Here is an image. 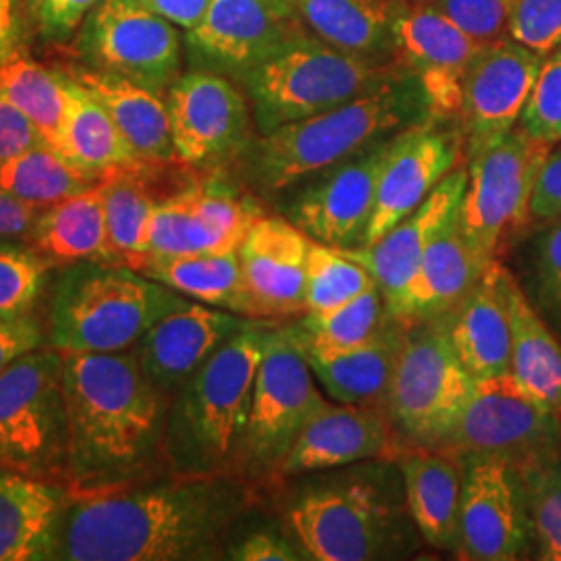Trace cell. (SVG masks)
Returning a JSON list of instances; mask_svg holds the SVG:
<instances>
[{"mask_svg": "<svg viewBox=\"0 0 561 561\" xmlns=\"http://www.w3.org/2000/svg\"><path fill=\"white\" fill-rule=\"evenodd\" d=\"M225 560L236 561H300L308 560L296 539L285 537L283 533L261 528L252 530L238 541L229 542Z\"/></svg>", "mask_w": 561, "mask_h": 561, "instance_id": "cell-49", "label": "cell"}, {"mask_svg": "<svg viewBox=\"0 0 561 561\" xmlns=\"http://www.w3.org/2000/svg\"><path fill=\"white\" fill-rule=\"evenodd\" d=\"M62 396L76 495L125 486L162 454L169 396L136 352L62 354Z\"/></svg>", "mask_w": 561, "mask_h": 561, "instance_id": "cell-2", "label": "cell"}, {"mask_svg": "<svg viewBox=\"0 0 561 561\" xmlns=\"http://www.w3.org/2000/svg\"><path fill=\"white\" fill-rule=\"evenodd\" d=\"M551 146L520 125L503 140L466 161L468 183L458 208L461 236L482 261H495L503 245L533 222L535 181Z\"/></svg>", "mask_w": 561, "mask_h": 561, "instance_id": "cell-10", "label": "cell"}, {"mask_svg": "<svg viewBox=\"0 0 561 561\" xmlns=\"http://www.w3.org/2000/svg\"><path fill=\"white\" fill-rule=\"evenodd\" d=\"M25 0H0V62L23 48Z\"/></svg>", "mask_w": 561, "mask_h": 561, "instance_id": "cell-54", "label": "cell"}, {"mask_svg": "<svg viewBox=\"0 0 561 561\" xmlns=\"http://www.w3.org/2000/svg\"><path fill=\"white\" fill-rule=\"evenodd\" d=\"M403 324L385 412L405 451L439 449L460 419L474 379L454 350L449 314Z\"/></svg>", "mask_w": 561, "mask_h": 561, "instance_id": "cell-8", "label": "cell"}, {"mask_svg": "<svg viewBox=\"0 0 561 561\" xmlns=\"http://www.w3.org/2000/svg\"><path fill=\"white\" fill-rule=\"evenodd\" d=\"M178 162L219 169L254 140L245 92L219 73L187 71L167 92Z\"/></svg>", "mask_w": 561, "mask_h": 561, "instance_id": "cell-14", "label": "cell"}, {"mask_svg": "<svg viewBox=\"0 0 561 561\" xmlns=\"http://www.w3.org/2000/svg\"><path fill=\"white\" fill-rule=\"evenodd\" d=\"M306 477L312 479L294 493L287 524L308 560H400L421 549L398 460L358 461Z\"/></svg>", "mask_w": 561, "mask_h": 561, "instance_id": "cell-3", "label": "cell"}, {"mask_svg": "<svg viewBox=\"0 0 561 561\" xmlns=\"http://www.w3.org/2000/svg\"><path fill=\"white\" fill-rule=\"evenodd\" d=\"M561 412L530 396L510 373L479 379L437 451L456 460L482 456L520 463L561 443Z\"/></svg>", "mask_w": 561, "mask_h": 561, "instance_id": "cell-13", "label": "cell"}, {"mask_svg": "<svg viewBox=\"0 0 561 561\" xmlns=\"http://www.w3.org/2000/svg\"><path fill=\"white\" fill-rule=\"evenodd\" d=\"M152 13L173 25L190 30L204 18L210 0H140Z\"/></svg>", "mask_w": 561, "mask_h": 561, "instance_id": "cell-55", "label": "cell"}, {"mask_svg": "<svg viewBox=\"0 0 561 561\" xmlns=\"http://www.w3.org/2000/svg\"><path fill=\"white\" fill-rule=\"evenodd\" d=\"M101 0H25V21L44 42H67Z\"/></svg>", "mask_w": 561, "mask_h": 561, "instance_id": "cell-48", "label": "cell"}, {"mask_svg": "<svg viewBox=\"0 0 561 561\" xmlns=\"http://www.w3.org/2000/svg\"><path fill=\"white\" fill-rule=\"evenodd\" d=\"M42 208L27 206L0 190V238L30 240Z\"/></svg>", "mask_w": 561, "mask_h": 561, "instance_id": "cell-53", "label": "cell"}, {"mask_svg": "<svg viewBox=\"0 0 561 561\" xmlns=\"http://www.w3.org/2000/svg\"><path fill=\"white\" fill-rule=\"evenodd\" d=\"M533 222L556 221L561 217V141L551 146L535 181L530 201Z\"/></svg>", "mask_w": 561, "mask_h": 561, "instance_id": "cell-51", "label": "cell"}, {"mask_svg": "<svg viewBox=\"0 0 561 561\" xmlns=\"http://www.w3.org/2000/svg\"><path fill=\"white\" fill-rule=\"evenodd\" d=\"M48 261L23 240L0 238V314L32 312L44 289Z\"/></svg>", "mask_w": 561, "mask_h": 561, "instance_id": "cell-43", "label": "cell"}, {"mask_svg": "<svg viewBox=\"0 0 561 561\" xmlns=\"http://www.w3.org/2000/svg\"><path fill=\"white\" fill-rule=\"evenodd\" d=\"M304 30L298 13L271 0H210L204 18L185 30L190 67L240 81Z\"/></svg>", "mask_w": 561, "mask_h": 561, "instance_id": "cell-18", "label": "cell"}, {"mask_svg": "<svg viewBox=\"0 0 561 561\" xmlns=\"http://www.w3.org/2000/svg\"><path fill=\"white\" fill-rule=\"evenodd\" d=\"M466 183L468 169H454L437 183V187L414 213L391 227L381 240L370 245L341 250L370 271V275L379 283L387 304L400 296L401 289L419 271L428 248L458 215Z\"/></svg>", "mask_w": 561, "mask_h": 561, "instance_id": "cell-24", "label": "cell"}, {"mask_svg": "<svg viewBox=\"0 0 561 561\" xmlns=\"http://www.w3.org/2000/svg\"><path fill=\"white\" fill-rule=\"evenodd\" d=\"M187 298L129 264L71 262L55 283L48 340L60 354H113L180 310Z\"/></svg>", "mask_w": 561, "mask_h": 561, "instance_id": "cell-6", "label": "cell"}, {"mask_svg": "<svg viewBox=\"0 0 561 561\" xmlns=\"http://www.w3.org/2000/svg\"><path fill=\"white\" fill-rule=\"evenodd\" d=\"M463 157L458 119H431L398 134L382 162L375 213L364 245H370L414 213Z\"/></svg>", "mask_w": 561, "mask_h": 561, "instance_id": "cell-19", "label": "cell"}, {"mask_svg": "<svg viewBox=\"0 0 561 561\" xmlns=\"http://www.w3.org/2000/svg\"><path fill=\"white\" fill-rule=\"evenodd\" d=\"M115 121L121 136L144 162H178L167 99L119 76L78 67L69 73Z\"/></svg>", "mask_w": 561, "mask_h": 561, "instance_id": "cell-30", "label": "cell"}, {"mask_svg": "<svg viewBox=\"0 0 561 561\" xmlns=\"http://www.w3.org/2000/svg\"><path fill=\"white\" fill-rule=\"evenodd\" d=\"M271 329V322H248L173 396L162 454L175 472L240 477L254 382Z\"/></svg>", "mask_w": 561, "mask_h": 561, "instance_id": "cell-5", "label": "cell"}, {"mask_svg": "<svg viewBox=\"0 0 561 561\" xmlns=\"http://www.w3.org/2000/svg\"><path fill=\"white\" fill-rule=\"evenodd\" d=\"M131 268L171 287L187 300L231 310L254 319V308L245 289L238 250L225 254L196 256H140Z\"/></svg>", "mask_w": 561, "mask_h": 561, "instance_id": "cell-33", "label": "cell"}, {"mask_svg": "<svg viewBox=\"0 0 561 561\" xmlns=\"http://www.w3.org/2000/svg\"><path fill=\"white\" fill-rule=\"evenodd\" d=\"M233 474H180L136 489L67 497L53 560H225L252 502Z\"/></svg>", "mask_w": 561, "mask_h": 561, "instance_id": "cell-1", "label": "cell"}, {"mask_svg": "<svg viewBox=\"0 0 561 561\" xmlns=\"http://www.w3.org/2000/svg\"><path fill=\"white\" fill-rule=\"evenodd\" d=\"M275 7H279L283 11H289V13H298V9H296V2L298 0H271Z\"/></svg>", "mask_w": 561, "mask_h": 561, "instance_id": "cell-56", "label": "cell"}, {"mask_svg": "<svg viewBox=\"0 0 561 561\" xmlns=\"http://www.w3.org/2000/svg\"><path fill=\"white\" fill-rule=\"evenodd\" d=\"M240 250L196 217L178 192L159 202L148 222L146 256H196Z\"/></svg>", "mask_w": 561, "mask_h": 561, "instance_id": "cell-41", "label": "cell"}, {"mask_svg": "<svg viewBox=\"0 0 561 561\" xmlns=\"http://www.w3.org/2000/svg\"><path fill=\"white\" fill-rule=\"evenodd\" d=\"M101 180L73 167L46 144L0 161V190L34 208L76 196Z\"/></svg>", "mask_w": 561, "mask_h": 561, "instance_id": "cell-38", "label": "cell"}, {"mask_svg": "<svg viewBox=\"0 0 561 561\" xmlns=\"http://www.w3.org/2000/svg\"><path fill=\"white\" fill-rule=\"evenodd\" d=\"M393 34L398 57L421 81L433 117L458 119L463 78L481 44L447 20L435 2L398 0Z\"/></svg>", "mask_w": 561, "mask_h": 561, "instance_id": "cell-20", "label": "cell"}, {"mask_svg": "<svg viewBox=\"0 0 561 561\" xmlns=\"http://www.w3.org/2000/svg\"><path fill=\"white\" fill-rule=\"evenodd\" d=\"M460 542L468 561H516L533 553L530 522L516 463L461 458Z\"/></svg>", "mask_w": 561, "mask_h": 561, "instance_id": "cell-15", "label": "cell"}, {"mask_svg": "<svg viewBox=\"0 0 561 561\" xmlns=\"http://www.w3.org/2000/svg\"><path fill=\"white\" fill-rule=\"evenodd\" d=\"M405 454L387 412L377 405L324 403L306 422L287 458L279 481L368 460H400Z\"/></svg>", "mask_w": 561, "mask_h": 561, "instance_id": "cell-21", "label": "cell"}, {"mask_svg": "<svg viewBox=\"0 0 561 561\" xmlns=\"http://www.w3.org/2000/svg\"><path fill=\"white\" fill-rule=\"evenodd\" d=\"M178 25L140 0H101L83 20L73 53L85 69L167 94L181 76Z\"/></svg>", "mask_w": 561, "mask_h": 561, "instance_id": "cell-12", "label": "cell"}, {"mask_svg": "<svg viewBox=\"0 0 561 561\" xmlns=\"http://www.w3.org/2000/svg\"><path fill=\"white\" fill-rule=\"evenodd\" d=\"M545 57L512 38L482 46L468 67L458 113L463 161L518 127Z\"/></svg>", "mask_w": 561, "mask_h": 561, "instance_id": "cell-17", "label": "cell"}, {"mask_svg": "<svg viewBox=\"0 0 561 561\" xmlns=\"http://www.w3.org/2000/svg\"><path fill=\"white\" fill-rule=\"evenodd\" d=\"M30 241L48 262H113L102 180L76 196L42 208Z\"/></svg>", "mask_w": 561, "mask_h": 561, "instance_id": "cell-32", "label": "cell"}, {"mask_svg": "<svg viewBox=\"0 0 561 561\" xmlns=\"http://www.w3.org/2000/svg\"><path fill=\"white\" fill-rule=\"evenodd\" d=\"M431 117L421 81L403 65L354 101L261 134L238 161L252 190L275 196Z\"/></svg>", "mask_w": 561, "mask_h": 561, "instance_id": "cell-4", "label": "cell"}, {"mask_svg": "<svg viewBox=\"0 0 561 561\" xmlns=\"http://www.w3.org/2000/svg\"><path fill=\"white\" fill-rule=\"evenodd\" d=\"M312 240L285 217H261L241 241V273L256 321L306 314V268Z\"/></svg>", "mask_w": 561, "mask_h": 561, "instance_id": "cell-22", "label": "cell"}, {"mask_svg": "<svg viewBox=\"0 0 561 561\" xmlns=\"http://www.w3.org/2000/svg\"><path fill=\"white\" fill-rule=\"evenodd\" d=\"M435 4L447 20L481 46L507 36L510 0H435Z\"/></svg>", "mask_w": 561, "mask_h": 561, "instance_id": "cell-47", "label": "cell"}, {"mask_svg": "<svg viewBox=\"0 0 561 561\" xmlns=\"http://www.w3.org/2000/svg\"><path fill=\"white\" fill-rule=\"evenodd\" d=\"M507 38L551 55L561 46V0H510Z\"/></svg>", "mask_w": 561, "mask_h": 561, "instance_id": "cell-46", "label": "cell"}, {"mask_svg": "<svg viewBox=\"0 0 561 561\" xmlns=\"http://www.w3.org/2000/svg\"><path fill=\"white\" fill-rule=\"evenodd\" d=\"M152 162H136L102 175L104 217L113 256L129 266L146 254L148 222L164 196L154 190L148 173Z\"/></svg>", "mask_w": 561, "mask_h": 561, "instance_id": "cell-36", "label": "cell"}, {"mask_svg": "<svg viewBox=\"0 0 561 561\" xmlns=\"http://www.w3.org/2000/svg\"><path fill=\"white\" fill-rule=\"evenodd\" d=\"M44 144L36 127L0 96V161Z\"/></svg>", "mask_w": 561, "mask_h": 561, "instance_id": "cell-52", "label": "cell"}, {"mask_svg": "<svg viewBox=\"0 0 561 561\" xmlns=\"http://www.w3.org/2000/svg\"><path fill=\"white\" fill-rule=\"evenodd\" d=\"M250 321L231 310L190 300L150 327L134 352L148 379L171 398Z\"/></svg>", "mask_w": 561, "mask_h": 561, "instance_id": "cell-23", "label": "cell"}, {"mask_svg": "<svg viewBox=\"0 0 561 561\" xmlns=\"http://www.w3.org/2000/svg\"><path fill=\"white\" fill-rule=\"evenodd\" d=\"M512 283V273L495 259L486 264L468 296L449 312L454 350L474 381L510 373Z\"/></svg>", "mask_w": 561, "mask_h": 561, "instance_id": "cell-25", "label": "cell"}, {"mask_svg": "<svg viewBox=\"0 0 561 561\" xmlns=\"http://www.w3.org/2000/svg\"><path fill=\"white\" fill-rule=\"evenodd\" d=\"M398 463L405 503L422 541L456 553L460 542V460L437 449H408Z\"/></svg>", "mask_w": 561, "mask_h": 561, "instance_id": "cell-29", "label": "cell"}, {"mask_svg": "<svg viewBox=\"0 0 561 561\" xmlns=\"http://www.w3.org/2000/svg\"><path fill=\"white\" fill-rule=\"evenodd\" d=\"M560 439H561V426H560Z\"/></svg>", "mask_w": 561, "mask_h": 561, "instance_id": "cell-57", "label": "cell"}, {"mask_svg": "<svg viewBox=\"0 0 561 561\" xmlns=\"http://www.w3.org/2000/svg\"><path fill=\"white\" fill-rule=\"evenodd\" d=\"M524 502L537 560L561 561V443L522 460Z\"/></svg>", "mask_w": 561, "mask_h": 561, "instance_id": "cell-39", "label": "cell"}, {"mask_svg": "<svg viewBox=\"0 0 561 561\" xmlns=\"http://www.w3.org/2000/svg\"><path fill=\"white\" fill-rule=\"evenodd\" d=\"M510 375L530 396L561 412V340L516 279L510 289Z\"/></svg>", "mask_w": 561, "mask_h": 561, "instance_id": "cell-35", "label": "cell"}, {"mask_svg": "<svg viewBox=\"0 0 561 561\" xmlns=\"http://www.w3.org/2000/svg\"><path fill=\"white\" fill-rule=\"evenodd\" d=\"M533 291L542 319L561 337V217L545 222L533 250Z\"/></svg>", "mask_w": 561, "mask_h": 561, "instance_id": "cell-45", "label": "cell"}, {"mask_svg": "<svg viewBox=\"0 0 561 561\" xmlns=\"http://www.w3.org/2000/svg\"><path fill=\"white\" fill-rule=\"evenodd\" d=\"M398 0H298L306 32L343 53L375 62H398L393 34Z\"/></svg>", "mask_w": 561, "mask_h": 561, "instance_id": "cell-31", "label": "cell"}, {"mask_svg": "<svg viewBox=\"0 0 561 561\" xmlns=\"http://www.w3.org/2000/svg\"><path fill=\"white\" fill-rule=\"evenodd\" d=\"M403 62H375L301 30L275 55L248 71L240 83L259 134L337 108L379 88Z\"/></svg>", "mask_w": 561, "mask_h": 561, "instance_id": "cell-7", "label": "cell"}, {"mask_svg": "<svg viewBox=\"0 0 561 561\" xmlns=\"http://www.w3.org/2000/svg\"><path fill=\"white\" fill-rule=\"evenodd\" d=\"M522 129L547 146L561 141V46L542 60L541 71L522 111Z\"/></svg>", "mask_w": 561, "mask_h": 561, "instance_id": "cell-44", "label": "cell"}, {"mask_svg": "<svg viewBox=\"0 0 561 561\" xmlns=\"http://www.w3.org/2000/svg\"><path fill=\"white\" fill-rule=\"evenodd\" d=\"M0 96L36 127L46 146L57 148L67 111L60 71L46 69L21 48L0 62Z\"/></svg>", "mask_w": 561, "mask_h": 561, "instance_id": "cell-37", "label": "cell"}, {"mask_svg": "<svg viewBox=\"0 0 561 561\" xmlns=\"http://www.w3.org/2000/svg\"><path fill=\"white\" fill-rule=\"evenodd\" d=\"M38 347H44V331L32 312L0 314V370Z\"/></svg>", "mask_w": 561, "mask_h": 561, "instance_id": "cell-50", "label": "cell"}, {"mask_svg": "<svg viewBox=\"0 0 561 561\" xmlns=\"http://www.w3.org/2000/svg\"><path fill=\"white\" fill-rule=\"evenodd\" d=\"M391 319L381 287L375 285L358 298L345 301L329 312L304 314L291 322L304 340L324 350H347L373 340Z\"/></svg>", "mask_w": 561, "mask_h": 561, "instance_id": "cell-40", "label": "cell"}, {"mask_svg": "<svg viewBox=\"0 0 561 561\" xmlns=\"http://www.w3.org/2000/svg\"><path fill=\"white\" fill-rule=\"evenodd\" d=\"M285 331L331 400L385 410L403 343V322L391 317L373 340L347 350L319 347L298 335L291 324H285Z\"/></svg>", "mask_w": 561, "mask_h": 561, "instance_id": "cell-26", "label": "cell"}, {"mask_svg": "<svg viewBox=\"0 0 561 561\" xmlns=\"http://www.w3.org/2000/svg\"><path fill=\"white\" fill-rule=\"evenodd\" d=\"M491 261H482L461 236L458 215L424 254L419 271L387 304L401 322L426 321L449 314L460 304Z\"/></svg>", "mask_w": 561, "mask_h": 561, "instance_id": "cell-27", "label": "cell"}, {"mask_svg": "<svg viewBox=\"0 0 561 561\" xmlns=\"http://www.w3.org/2000/svg\"><path fill=\"white\" fill-rule=\"evenodd\" d=\"M375 285L379 283L360 262L337 248L312 240L306 268V314L329 312Z\"/></svg>", "mask_w": 561, "mask_h": 561, "instance_id": "cell-42", "label": "cell"}, {"mask_svg": "<svg viewBox=\"0 0 561 561\" xmlns=\"http://www.w3.org/2000/svg\"><path fill=\"white\" fill-rule=\"evenodd\" d=\"M0 466L65 484L69 470L62 354L38 347L0 370Z\"/></svg>", "mask_w": 561, "mask_h": 561, "instance_id": "cell-9", "label": "cell"}, {"mask_svg": "<svg viewBox=\"0 0 561 561\" xmlns=\"http://www.w3.org/2000/svg\"><path fill=\"white\" fill-rule=\"evenodd\" d=\"M62 80L67 90V111L55 148L60 157L99 178L121 167L144 162L134 154L101 102L94 101V96L69 73H62Z\"/></svg>", "mask_w": 561, "mask_h": 561, "instance_id": "cell-34", "label": "cell"}, {"mask_svg": "<svg viewBox=\"0 0 561 561\" xmlns=\"http://www.w3.org/2000/svg\"><path fill=\"white\" fill-rule=\"evenodd\" d=\"M324 403L308 362L285 327H273L254 382L241 479L250 484L279 481L280 463Z\"/></svg>", "mask_w": 561, "mask_h": 561, "instance_id": "cell-11", "label": "cell"}, {"mask_svg": "<svg viewBox=\"0 0 561 561\" xmlns=\"http://www.w3.org/2000/svg\"><path fill=\"white\" fill-rule=\"evenodd\" d=\"M393 138L301 181L300 190L287 204L285 219L324 245L337 250L364 245L375 213L382 162Z\"/></svg>", "mask_w": 561, "mask_h": 561, "instance_id": "cell-16", "label": "cell"}, {"mask_svg": "<svg viewBox=\"0 0 561 561\" xmlns=\"http://www.w3.org/2000/svg\"><path fill=\"white\" fill-rule=\"evenodd\" d=\"M67 497L60 484L0 466V561L53 560Z\"/></svg>", "mask_w": 561, "mask_h": 561, "instance_id": "cell-28", "label": "cell"}]
</instances>
